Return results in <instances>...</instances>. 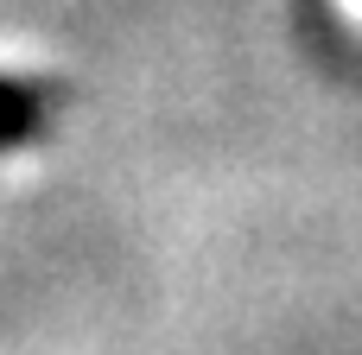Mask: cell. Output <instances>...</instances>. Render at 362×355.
Returning <instances> with one entry per match:
<instances>
[{
	"label": "cell",
	"mask_w": 362,
	"mask_h": 355,
	"mask_svg": "<svg viewBox=\"0 0 362 355\" xmlns=\"http://www.w3.org/2000/svg\"><path fill=\"white\" fill-rule=\"evenodd\" d=\"M45 114H51V95L45 89H25V83H6L0 76V146L32 140L45 127Z\"/></svg>",
	"instance_id": "cell-1"
}]
</instances>
